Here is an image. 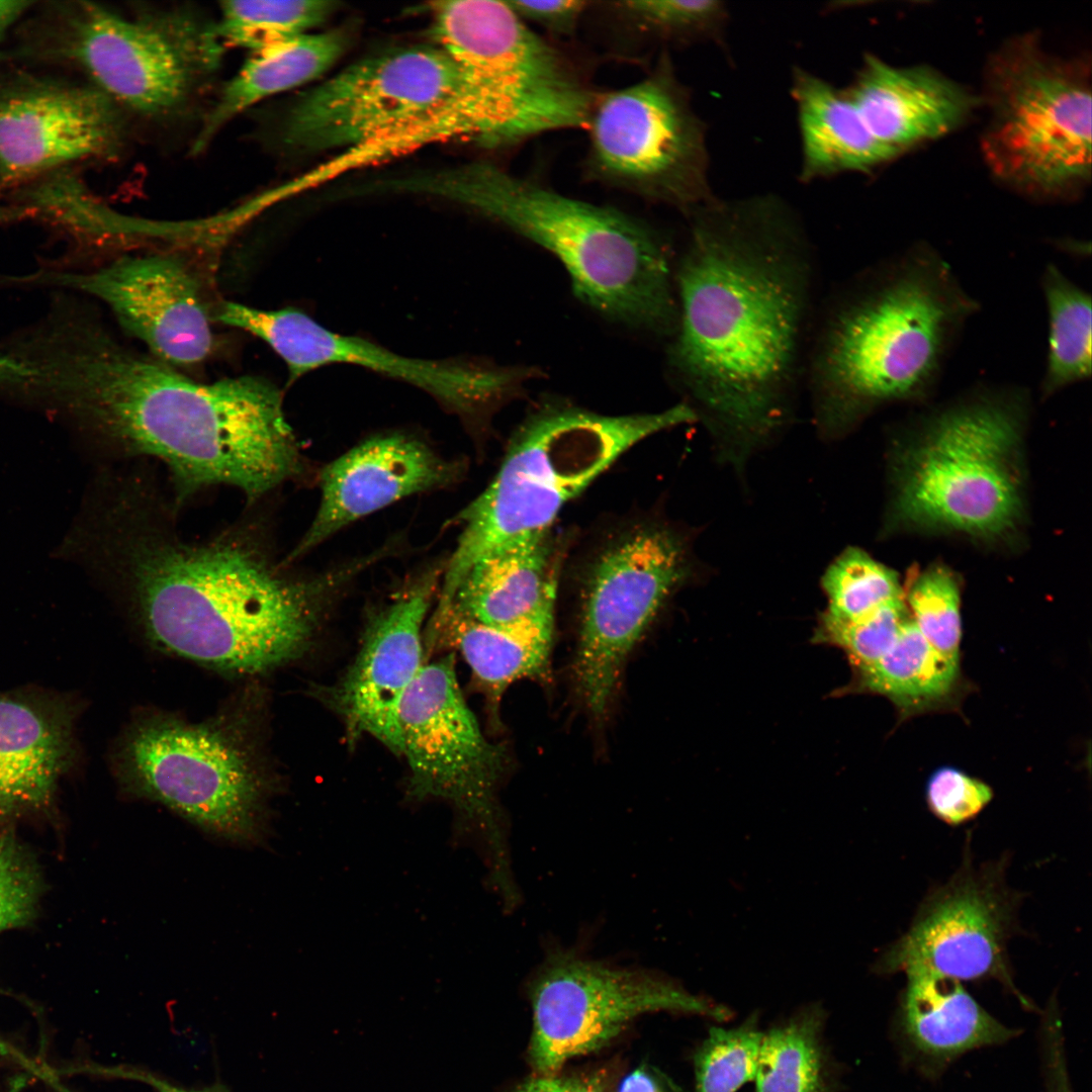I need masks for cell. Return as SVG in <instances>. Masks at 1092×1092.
Masks as SVG:
<instances>
[{"instance_id": "1", "label": "cell", "mask_w": 1092, "mask_h": 1092, "mask_svg": "<svg viewBox=\"0 0 1092 1092\" xmlns=\"http://www.w3.org/2000/svg\"><path fill=\"white\" fill-rule=\"evenodd\" d=\"M689 215L667 363L698 421L737 461L793 414L813 332L814 257L777 197L711 198Z\"/></svg>"}, {"instance_id": "2", "label": "cell", "mask_w": 1092, "mask_h": 1092, "mask_svg": "<svg viewBox=\"0 0 1092 1092\" xmlns=\"http://www.w3.org/2000/svg\"><path fill=\"white\" fill-rule=\"evenodd\" d=\"M110 493L99 550L111 582L158 647L218 671L261 674L300 656L333 599L377 562L370 552L298 575L255 515L189 539L151 469L118 473Z\"/></svg>"}, {"instance_id": "3", "label": "cell", "mask_w": 1092, "mask_h": 1092, "mask_svg": "<svg viewBox=\"0 0 1092 1092\" xmlns=\"http://www.w3.org/2000/svg\"><path fill=\"white\" fill-rule=\"evenodd\" d=\"M37 390L65 394L122 461H158L180 508L213 486L252 507L300 476L303 459L280 390L258 376L198 383L113 339L81 308L42 343Z\"/></svg>"}, {"instance_id": "4", "label": "cell", "mask_w": 1092, "mask_h": 1092, "mask_svg": "<svg viewBox=\"0 0 1092 1092\" xmlns=\"http://www.w3.org/2000/svg\"><path fill=\"white\" fill-rule=\"evenodd\" d=\"M980 308L926 242L863 270L813 328L805 381L819 428L837 434L884 405L929 400Z\"/></svg>"}, {"instance_id": "5", "label": "cell", "mask_w": 1092, "mask_h": 1092, "mask_svg": "<svg viewBox=\"0 0 1092 1092\" xmlns=\"http://www.w3.org/2000/svg\"><path fill=\"white\" fill-rule=\"evenodd\" d=\"M404 190L446 198L552 253L574 294L607 317L673 335L678 306L666 249L625 212L579 200L489 163L406 178Z\"/></svg>"}, {"instance_id": "6", "label": "cell", "mask_w": 1092, "mask_h": 1092, "mask_svg": "<svg viewBox=\"0 0 1092 1092\" xmlns=\"http://www.w3.org/2000/svg\"><path fill=\"white\" fill-rule=\"evenodd\" d=\"M1029 389L977 384L919 417L895 463L892 518L899 526L996 540L1023 510L1019 446Z\"/></svg>"}, {"instance_id": "7", "label": "cell", "mask_w": 1092, "mask_h": 1092, "mask_svg": "<svg viewBox=\"0 0 1092 1092\" xmlns=\"http://www.w3.org/2000/svg\"><path fill=\"white\" fill-rule=\"evenodd\" d=\"M0 62L81 73L119 107L151 117L185 107L217 71L214 24L180 10L124 16L88 1L35 2Z\"/></svg>"}, {"instance_id": "8", "label": "cell", "mask_w": 1092, "mask_h": 1092, "mask_svg": "<svg viewBox=\"0 0 1092 1092\" xmlns=\"http://www.w3.org/2000/svg\"><path fill=\"white\" fill-rule=\"evenodd\" d=\"M697 421L685 401L657 413L609 416L549 405L532 415L492 480L456 516L461 531L445 563L438 605L449 603L485 553L515 537L550 530L565 505L631 447Z\"/></svg>"}, {"instance_id": "9", "label": "cell", "mask_w": 1092, "mask_h": 1092, "mask_svg": "<svg viewBox=\"0 0 1092 1092\" xmlns=\"http://www.w3.org/2000/svg\"><path fill=\"white\" fill-rule=\"evenodd\" d=\"M243 717L190 722L153 714L133 722L114 753L120 785L230 841H261L273 783Z\"/></svg>"}, {"instance_id": "10", "label": "cell", "mask_w": 1092, "mask_h": 1092, "mask_svg": "<svg viewBox=\"0 0 1092 1092\" xmlns=\"http://www.w3.org/2000/svg\"><path fill=\"white\" fill-rule=\"evenodd\" d=\"M991 121L982 149L994 174L1027 194H1073L1091 176V90L1082 65L1012 40L988 74Z\"/></svg>"}, {"instance_id": "11", "label": "cell", "mask_w": 1092, "mask_h": 1092, "mask_svg": "<svg viewBox=\"0 0 1092 1092\" xmlns=\"http://www.w3.org/2000/svg\"><path fill=\"white\" fill-rule=\"evenodd\" d=\"M393 751L408 765V794L451 805L460 829L479 842L494 889L512 890L516 883L496 799L505 752L483 735L462 695L452 654L427 662L405 692Z\"/></svg>"}, {"instance_id": "12", "label": "cell", "mask_w": 1092, "mask_h": 1092, "mask_svg": "<svg viewBox=\"0 0 1092 1092\" xmlns=\"http://www.w3.org/2000/svg\"><path fill=\"white\" fill-rule=\"evenodd\" d=\"M532 1031L527 1060L553 1075L571 1059L613 1042L637 1018L675 1012L726 1020L730 1011L653 971L596 960L572 949L548 953L528 985Z\"/></svg>"}, {"instance_id": "13", "label": "cell", "mask_w": 1092, "mask_h": 1092, "mask_svg": "<svg viewBox=\"0 0 1092 1092\" xmlns=\"http://www.w3.org/2000/svg\"><path fill=\"white\" fill-rule=\"evenodd\" d=\"M587 125L593 178L688 213L712 198L702 124L664 63L596 96Z\"/></svg>"}, {"instance_id": "14", "label": "cell", "mask_w": 1092, "mask_h": 1092, "mask_svg": "<svg viewBox=\"0 0 1092 1092\" xmlns=\"http://www.w3.org/2000/svg\"><path fill=\"white\" fill-rule=\"evenodd\" d=\"M689 572L686 543L657 524L627 529L595 558L574 661L578 691L594 716L605 715L628 654Z\"/></svg>"}, {"instance_id": "15", "label": "cell", "mask_w": 1092, "mask_h": 1092, "mask_svg": "<svg viewBox=\"0 0 1092 1092\" xmlns=\"http://www.w3.org/2000/svg\"><path fill=\"white\" fill-rule=\"evenodd\" d=\"M215 322L263 340L286 364L289 384L322 366L356 365L425 390L467 422L485 420L541 375L534 367L398 355L368 340L330 331L295 308L261 310L221 301Z\"/></svg>"}, {"instance_id": "16", "label": "cell", "mask_w": 1092, "mask_h": 1092, "mask_svg": "<svg viewBox=\"0 0 1092 1092\" xmlns=\"http://www.w3.org/2000/svg\"><path fill=\"white\" fill-rule=\"evenodd\" d=\"M0 65V198L51 172L120 153L122 108L97 87Z\"/></svg>"}, {"instance_id": "17", "label": "cell", "mask_w": 1092, "mask_h": 1092, "mask_svg": "<svg viewBox=\"0 0 1092 1092\" xmlns=\"http://www.w3.org/2000/svg\"><path fill=\"white\" fill-rule=\"evenodd\" d=\"M459 79L457 67L437 46L362 60L301 96L285 117L282 140L305 151L349 149L413 120Z\"/></svg>"}, {"instance_id": "18", "label": "cell", "mask_w": 1092, "mask_h": 1092, "mask_svg": "<svg viewBox=\"0 0 1092 1092\" xmlns=\"http://www.w3.org/2000/svg\"><path fill=\"white\" fill-rule=\"evenodd\" d=\"M0 283L88 293L105 302L123 330L169 366L198 364L213 348L211 318L199 282L178 255L121 256L81 273L41 268L24 276H1Z\"/></svg>"}, {"instance_id": "19", "label": "cell", "mask_w": 1092, "mask_h": 1092, "mask_svg": "<svg viewBox=\"0 0 1092 1092\" xmlns=\"http://www.w3.org/2000/svg\"><path fill=\"white\" fill-rule=\"evenodd\" d=\"M1013 905L995 869L965 867L922 904L909 930L877 961L881 972L958 981H1009L1005 946Z\"/></svg>"}, {"instance_id": "20", "label": "cell", "mask_w": 1092, "mask_h": 1092, "mask_svg": "<svg viewBox=\"0 0 1092 1092\" xmlns=\"http://www.w3.org/2000/svg\"><path fill=\"white\" fill-rule=\"evenodd\" d=\"M444 567L421 571L370 617L354 661L323 693L351 740L369 735L393 751L400 701L427 663L424 626Z\"/></svg>"}, {"instance_id": "21", "label": "cell", "mask_w": 1092, "mask_h": 1092, "mask_svg": "<svg viewBox=\"0 0 1092 1092\" xmlns=\"http://www.w3.org/2000/svg\"><path fill=\"white\" fill-rule=\"evenodd\" d=\"M462 471L461 462L411 435L363 441L322 469L316 513L282 562L291 566L343 528L395 502L452 485Z\"/></svg>"}, {"instance_id": "22", "label": "cell", "mask_w": 1092, "mask_h": 1092, "mask_svg": "<svg viewBox=\"0 0 1092 1092\" xmlns=\"http://www.w3.org/2000/svg\"><path fill=\"white\" fill-rule=\"evenodd\" d=\"M78 714L71 696L0 692V821L50 806L77 758Z\"/></svg>"}, {"instance_id": "23", "label": "cell", "mask_w": 1092, "mask_h": 1092, "mask_svg": "<svg viewBox=\"0 0 1092 1092\" xmlns=\"http://www.w3.org/2000/svg\"><path fill=\"white\" fill-rule=\"evenodd\" d=\"M848 96L872 134L903 153L962 124L975 98L927 66L896 67L868 55Z\"/></svg>"}, {"instance_id": "24", "label": "cell", "mask_w": 1092, "mask_h": 1092, "mask_svg": "<svg viewBox=\"0 0 1092 1092\" xmlns=\"http://www.w3.org/2000/svg\"><path fill=\"white\" fill-rule=\"evenodd\" d=\"M557 573L550 530L521 535L477 559L435 612L451 609L488 625L554 619Z\"/></svg>"}, {"instance_id": "25", "label": "cell", "mask_w": 1092, "mask_h": 1092, "mask_svg": "<svg viewBox=\"0 0 1092 1092\" xmlns=\"http://www.w3.org/2000/svg\"><path fill=\"white\" fill-rule=\"evenodd\" d=\"M793 97L798 110L802 179L869 172L900 155L872 134L846 90L798 70Z\"/></svg>"}, {"instance_id": "26", "label": "cell", "mask_w": 1092, "mask_h": 1092, "mask_svg": "<svg viewBox=\"0 0 1092 1092\" xmlns=\"http://www.w3.org/2000/svg\"><path fill=\"white\" fill-rule=\"evenodd\" d=\"M430 623L427 639L460 651L492 707L515 681L548 672L554 619L488 625L446 609Z\"/></svg>"}, {"instance_id": "27", "label": "cell", "mask_w": 1092, "mask_h": 1092, "mask_svg": "<svg viewBox=\"0 0 1092 1092\" xmlns=\"http://www.w3.org/2000/svg\"><path fill=\"white\" fill-rule=\"evenodd\" d=\"M346 44L343 32L331 30L305 33L253 53L206 115L193 153L203 151L222 127L257 102L321 76L340 58Z\"/></svg>"}, {"instance_id": "28", "label": "cell", "mask_w": 1092, "mask_h": 1092, "mask_svg": "<svg viewBox=\"0 0 1092 1092\" xmlns=\"http://www.w3.org/2000/svg\"><path fill=\"white\" fill-rule=\"evenodd\" d=\"M907 975V1031L923 1051L951 1055L1009 1038L1012 1031L967 992L960 981L927 972Z\"/></svg>"}, {"instance_id": "29", "label": "cell", "mask_w": 1092, "mask_h": 1092, "mask_svg": "<svg viewBox=\"0 0 1092 1092\" xmlns=\"http://www.w3.org/2000/svg\"><path fill=\"white\" fill-rule=\"evenodd\" d=\"M854 672L855 692L883 696L908 716L938 707L952 696L959 659L930 645L910 618L886 654Z\"/></svg>"}, {"instance_id": "30", "label": "cell", "mask_w": 1092, "mask_h": 1092, "mask_svg": "<svg viewBox=\"0 0 1092 1092\" xmlns=\"http://www.w3.org/2000/svg\"><path fill=\"white\" fill-rule=\"evenodd\" d=\"M1040 286L1048 311V350L1039 385L1043 399L1091 377L1092 299L1053 262L1043 267Z\"/></svg>"}, {"instance_id": "31", "label": "cell", "mask_w": 1092, "mask_h": 1092, "mask_svg": "<svg viewBox=\"0 0 1092 1092\" xmlns=\"http://www.w3.org/2000/svg\"><path fill=\"white\" fill-rule=\"evenodd\" d=\"M821 1012L810 1008L762 1035L755 1092H824Z\"/></svg>"}, {"instance_id": "32", "label": "cell", "mask_w": 1092, "mask_h": 1092, "mask_svg": "<svg viewBox=\"0 0 1092 1092\" xmlns=\"http://www.w3.org/2000/svg\"><path fill=\"white\" fill-rule=\"evenodd\" d=\"M335 9L331 1H224L214 27L222 43L256 53L305 34Z\"/></svg>"}, {"instance_id": "33", "label": "cell", "mask_w": 1092, "mask_h": 1092, "mask_svg": "<svg viewBox=\"0 0 1092 1092\" xmlns=\"http://www.w3.org/2000/svg\"><path fill=\"white\" fill-rule=\"evenodd\" d=\"M827 598L823 617L850 621L904 599L897 575L857 548L844 550L822 577Z\"/></svg>"}, {"instance_id": "34", "label": "cell", "mask_w": 1092, "mask_h": 1092, "mask_svg": "<svg viewBox=\"0 0 1092 1092\" xmlns=\"http://www.w3.org/2000/svg\"><path fill=\"white\" fill-rule=\"evenodd\" d=\"M762 1035L754 1019L712 1028L695 1056L696 1092H736L753 1080Z\"/></svg>"}, {"instance_id": "35", "label": "cell", "mask_w": 1092, "mask_h": 1092, "mask_svg": "<svg viewBox=\"0 0 1092 1092\" xmlns=\"http://www.w3.org/2000/svg\"><path fill=\"white\" fill-rule=\"evenodd\" d=\"M910 618L936 650L959 659L962 639L961 597L954 575L934 566L917 575L906 594Z\"/></svg>"}, {"instance_id": "36", "label": "cell", "mask_w": 1092, "mask_h": 1092, "mask_svg": "<svg viewBox=\"0 0 1092 1092\" xmlns=\"http://www.w3.org/2000/svg\"><path fill=\"white\" fill-rule=\"evenodd\" d=\"M904 599L890 602L850 621L821 616L813 640L840 648L854 671L879 660L894 645L910 619Z\"/></svg>"}, {"instance_id": "37", "label": "cell", "mask_w": 1092, "mask_h": 1092, "mask_svg": "<svg viewBox=\"0 0 1092 1092\" xmlns=\"http://www.w3.org/2000/svg\"><path fill=\"white\" fill-rule=\"evenodd\" d=\"M612 4L638 28L662 35L710 29L724 14L721 2L715 0H636Z\"/></svg>"}, {"instance_id": "38", "label": "cell", "mask_w": 1092, "mask_h": 1092, "mask_svg": "<svg viewBox=\"0 0 1092 1092\" xmlns=\"http://www.w3.org/2000/svg\"><path fill=\"white\" fill-rule=\"evenodd\" d=\"M39 877L23 849L0 829V932L24 925L35 910Z\"/></svg>"}, {"instance_id": "39", "label": "cell", "mask_w": 1092, "mask_h": 1092, "mask_svg": "<svg viewBox=\"0 0 1092 1092\" xmlns=\"http://www.w3.org/2000/svg\"><path fill=\"white\" fill-rule=\"evenodd\" d=\"M992 798L993 791L987 784L956 767L936 769L926 785L930 811L949 825H960L976 817Z\"/></svg>"}, {"instance_id": "40", "label": "cell", "mask_w": 1092, "mask_h": 1092, "mask_svg": "<svg viewBox=\"0 0 1092 1092\" xmlns=\"http://www.w3.org/2000/svg\"><path fill=\"white\" fill-rule=\"evenodd\" d=\"M618 1069L600 1068L563 1072L553 1075H535L521 1082L514 1092H615Z\"/></svg>"}, {"instance_id": "41", "label": "cell", "mask_w": 1092, "mask_h": 1092, "mask_svg": "<svg viewBox=\"0 0 1092 1092\" xmlns=\"http://www.w3.org/2000/svg\"><path fill=\"white\" fill-rule=\"evenodd\" d=\"M514 12L527 24H538L556 35H569L590 2L576 0L507 1Z\"/></svg>"}, {"instance_id": "42", "label": "cell", "mask_w": 1092, "mask_h": 1092, "mask_svg": "<svg viewBox=\"0 0 1092 1092\" xmlns=\"http://www.w3.org/2000/svg\"><path fill=\"white\" fill-rule=\"evenodd\" d=\"M79 1072L93 1076L130 1080L145 1084L157 1092H229L220 1084L203 1088H188L173 1083L160 1075L130 1065L101 1066L97 1064L80 1065Z\"/></svg>"}, {"instance_id": "43", "label": "cell", "mask_w": 1092, "mask_h": 1092, "mask_svg": "<svg viewBox=\"0 0 1092 1092\" xmlns=\"http://www.w3.org/2000/svg\"><path fill=\"white\" fill-rule=\"evenodd\" d=\"M615 1092H669L660 1076L651 1068L640 1066L618 1079Z\"/></svg>"}, {"instance_id": "44", "label": "cell", "mask_w": 1092, "mask_h": 1092, "mask_svg": "<svg viewBox=\"0 0 1092 1092\" xmlns=\"http://www.w3.org/2000/svg\"><path fill=\"white\" fill-rule=\"evenodd\" d=\"M34 3L35 1H0V41Z\"/></svg>"}, {"instance_id": "45", "label": "cell", "mask_w": 1092, "mask_h": 1092, "mask_svg": "<svg viewBox=\"0 0 1092 1092\" xmlns=\"http://www.w3.org/2000/svg\"><path fill=\"white\" fill-rule=\"evenodd\" d=\"M54 1090H55L56 1092H73V1091H72V1090H70V1089H69L68 1087H66V1086H65V1085H64V1084H63L62 1082H57V1083H56V1084L54 1085Z\"/></svg>"}]
</instances>
